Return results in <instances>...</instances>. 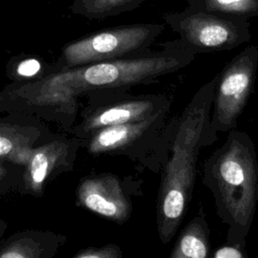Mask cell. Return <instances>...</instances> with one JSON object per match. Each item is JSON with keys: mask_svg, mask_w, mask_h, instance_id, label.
Returning a JSON list of instances; mask_svg holds the SVG:
<instances>
[{"mask_svg": "<svg viewBox=\"0 0 258 258\" xmlns=\"http://www.w3.org/2000/svg\"><path fill=\"white\" fill-rule=\"evenodd\" d=\"M257 69L258 47L253 44L246 46L223 68L218 76L203 147L216 142L219 132L238 128V119L254 90Z\"/></svg>", "mask_w": 258, "mask_h": 258, "instance_id": "obj_4", "label": "cell"}, {"mask_svg": "<svg viewBox=\"0 0 258 258\" xmlns=\"http://www.w3.org/2000/svg\"><path fill=\"white\" fill-rule=\"evenodd\" d=\"M165 109H162L137 122L100 128L89 144L90 152L94 154L104 153L132 143L146 132L151 131L154 125L161 123Z\"/></svg>", "mask_w": 258, "mask_h": 258, "instance_id": "obj_8", "label": "cell"}, {"mask_svg": "<svg viewBox=\"0 0 258 258\" xmlns=\"http://www.w3.org/2000/svg\"><path fill=\"white\" fill-rule=\"evenodd\" d=\"M211 232L203 208L200 206L195 217L178 234L169 254L170 258L211 257Z\"/></svg>", "mask_w": 258, "mask_h": 258, "instance_id": "obj_10", "label": "cell"}, {"mask_svg": "<svg viewBox=\"0 0 258 258\" xmlns=\"http://www.w3.org/2000/svg\"><path fill=\"white\" fill-rule=\"evenodd\" d=\"M3 173H4V170H3V168L0 166V176L3 175Z\"/></svg>", "mask_w": 258, "mask_h": 258, "instance_id": "obj_19", "label": "cell"}, {"mask_svg": "<svg viewBox=\"0 0 258 258\" xmlns=\"http://www.w3.org/2000/svg\"><path fill=\"white\" fill-rule=\"evenodd\" d=\"M0 233H1V228H0Z\"/></svg>", "mask_w": 258, "mask_h": 258, "instance_id": "obj_20", "label": "cell"}, {"mask_svg": "<svg viewBox=\"0 0 258 258\" xmlns=\"http://www.w3.org/2000/svg\"><path fill=\"white\" fill-rule=\"evenodd\" d=\"M78 199L86 209L118 223L126 221L131 211L130 203L113 174L105 173L83 180Z\"/></svg>", "mask_w": 258, "mask_h": 258, "instance_id": "obj_7", "label": "cell"}, {"mask_svg": "<svg viewBox=\"0 0 258 258\" xmlns=\"http://www.w3.org/2000/svg\"><path fill=\"white\" fill-rule=\"evenodd\" d=\"M144 0H73L72 9L75 13L87 18L99 19L126 11L141 5Z\"/></svg>", "mask_w": 258, "mask_h": 258, "instance_id": "obj_13", "label": "cell"}, {"mask_svg": "<svg viewBox=\"0 0 258 258\" xmlns=\"http://www.w3.org/2000/svg\"><path fill=\"white\" fill-rule=\"evenodd\" d=\"M218 76L195 93L175 120L170 155L163 168L157 198V230L163 244L176 234L192 198L198 157L210 123Z\"/></svg>", "mask_w": 258, "mask_h": 258, "instance_id": "obj_1", "label": "cell"}, {"mask_svg": "<svg viewBox=\"0 0 258 258\" xmlns=\"http://www.w3.org/2000/svg\"><path fill=\"white\" fill-rule=\"evenodd\" d=\"M187 4L192 9L247 19L258 16V0H187Z\"/></svg>", "mask_w": 258, "mask_h": 258, "instance_id": "obj_14", "label": "cell"}, {"mask_svg": "<svg viewBox=\"0 0 258 258\" xmlns=\"http://www.w3.org/2000/svg\"><path fill=\"white\" fill-rule=\"evenodd\" d=\"M42 249L31 239H20L0 249V258H38Z\"/></svg>", "mask_w": 258, "mask_h": 258, "instance_id": "obj_15", "label": "cell"}, {"mask_svg": "<svg viewBox=\"0 0 258 258\" xmlns=\"http://www.w3.org/2000/svg\"><path fill=\"white\" fill-rule=\"evenodd\" d=\"M202 182L214 197L226 241L246 243L258 205V159L252 138L237 129L203 163Z\"/></svg>", "mask_w": 258, "mask_h": 258, "instance_id": "obj_2", "label": "cell"}, {"mask_svg": "<svg viewBox=\"0 0 258 258\" xmlns=\"http://www.w3.org/2000/svg\"><path fill=\"white\" fill-rule=\"evenodd\" d=\"M66 152L63 143L54 141L32 149L26 162L24 174L25 184L34 194H39L50 172L58 163L60 157Z\"/></svg>", "mask_w": 258, "mask_h": 258, "instance_id": "obj_11", "label": "cell"}, {"mask_svg": "<svg viewBox=\"0 0 258 258\" xmlns=\"http://www.w3.org/2000/svg\"><path fill=\"white\" fill-rule=\"evenodd\" d=\"M163 18L179 35L178 42L196 54L231 50L251 39L250 21L244 17L187 7Z\"/></svg>", "mask_w": 258, "mask_h": 258, "instance_id": "obj_5", "label": "cell"}, {"mask_svg": "<svg viewBox=\"0 0 258 258\" xmlns=\"http://www.w3.org/2000/svg\"><path fill=\"white\" fill-rule=\"evenodd\" d=\"M33 136L25 128L0 124V158L26 164L32 151Z\"/></svg>", "mask_w": 258, "mask_h": 258, "instance_id": "obj_12", "label": "cell"}, {"mask_svg": "<svg viewBox=\"0 0 258 258\" xmlns=\"http://www.w3.org/2000/svg\"><path fill=\"white\" fill-rule=\"evenodd\" d=\"M246 243L227 242L212 250V258H247Z\"/></svg>", "mask_w": 258, "mask_h": 258, "instance_id": "obj_16", "label": "cell"}, {"mask_svg": "<svg viewBox=\"0 0 258 258\" xmlns=\"http://www.w3.org/2000/svg\"><path fill=\"white\" fill-rule=\"evenodd\" d=\"M76 258H120L121 251L117 246L107 245L101 248H87L75 255Z\"/></svg>", "mask_w": 258, "mask_h": 258, "instance_id": "obj_17", "label": "cell"}, {"mask_svg": "<svg viewBox=\"0 0 258 258\" xmlns=\"http://www.w3.org/2000/svg\"><path fill=\"white\" fill-rule=\"evenodd\" d=\"M163 29L161 24H136L103 30L69 43L62 57L71 66L109 60L147 48Z\"/></svg>", "mask_w": 258, "mask_h": 258, "instance_id": "obj_6", "label": "cell"}, {"mask_svg": "<svg viewBox=\"0 0 258 258\" xmlns=\"http://www.w3.org/2000/svg\"><path fill=\"white\" fill-rule=\"evenodd\" d=\"M195 57L191 49L174 40L165 43L162 51L150 55L98 61L50 75L37 85L34 98L41 104H56L89 90L151 81L185 68Z\"/></svg>", "mask_w": 258, "mask_h": 258, "instance_id": "obj_3", "label": "cell"}, {"mask_svg": "<svg viewBox=\"0 0 258 258\" xmlns=\"http://www.w3.org/2000/svg\"><path fill=\"white\" fill-rule=\"evenodd\" d=\"M40 70V63L34 58L21 61L17 67V73L23 77H31L36 75Z\"/></svg>", "mask_w": 258, "mask_h": 258, "instance_id": "obj_18", "label": "cell"}, {"mask_svg": "<svg viewBox=\"0 0 258 258\" xmlns=\"http://www.w3.org/2000/svg\"><path fill=\"white\" fill-rule=\"evenodd\" d=\"M167 106L166 101L162 98H149L117 104L100 110L89 118L86 123V130L137 122L165 109Z\"/></svg>", "mask_w": 258, "mask_h": 258, "instance_id": "obj_9", "label": "cell"}]
</instances>
